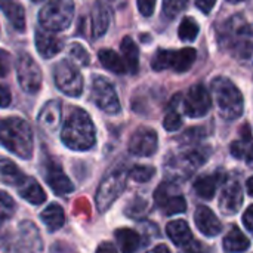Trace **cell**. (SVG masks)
Segmentation results:
<instances>
[{
    "label": "cell",
    "mask_w": 253,
    "mask_h": 253,
    "mask_svg": "<svg viewBox=\"0 0 253 253\" xmlns=\"http://www.w3.org/2000/svg\"><path fill=\"white\" fill-rule=\"evenodd\" d=\"M138 9L144 16H151L156 7V1L154 0H138Z\"/></svg>",
    "instance_id": "60d3db41"
},
{
    "label": "cell",
    "mask_w": 253,
    "mask_h": 253,
    "mask_svg": "<svg viewBox=\"0 0 253 253\" xmlns=\"http://www.w3.org/2000/svg\"><path fill=\"white\" fill-rule=\"evenodd\" d=\"M120 49H122V53H123V62L126 65L127 73L135 74L138 71V68H139V49L135 44L133 39L126 36L122 40Z\"/></svg>",
    "instance_id": "d4e9b609"
},
{
    "label": "cell",
    "mask_w": 253,
    "mask_h": 253,
    "mask_svg": "<svg viewBox=\"0 0 253 253\" xmlns=\"http://www.w3.org/2000/svg\"><path fill=\"white\" fill-rule=\"evenodd\" d=\"M246 188H248V193L253 197V176H251L246 182Z\"/></svg>",
    "instance_id": "c3c4849f"
},
{
    "label": "cell",
    "mask_w": 253,
    "mask_h": 253,
    "mask_svg": "<svg viewBox=\"0 0 253 253\" xmlns=\"http://www.w3.org/2000/svg\"><path fill=\"white\" fill-rule=\"evenodd\" d=\"M0 9L16 31L25 30V10L13 0H0Z\"/></svg>",
    "instance_id": "44dd1931"
},
{
    "label": "cell",
    "mask_w": 253,
    "mask_h": 253,
    "mask_svg": "<svg viewBox=\"0 0 253 253\" xmlns=\"http://www.w3.org/2000/svg\"><path fill=\"white\" fill-rule=\"evenodd\" d=\"M212 92L218 104L219 113L225 120H236L243 114L245 101L239 87L227 77L212 80Z\"/></svg>",
    "instance_id": "277c9868"
},
{
    "label": "cell",
    "mask_w": 253,
    "mask_h": 253,
    "mask_svg": "<svg viewBox=\"0 0 253 253\" xmlns=\"http://www.w3.org/2000/svg\"><path fill=\"white\" fill-rule=\"evenodd\" d=\"M218 40L222 47H228L240 61L253 56V25L242 15L231 16L219 27Z\"/></svg>",
    "instance_id": "6da1fadb"
},
{
    "label": "cell",
    "mask_w": 253,
    "mask_h": 253,
    "mask_svg": "<svg viewBox=\"0 0 253 253\" xmlns=\"http://www.w3.org/2000/svg\"><path fill=\"white\" fill-rule=\"evenodd\" d=\"M181 126H182V117H181V114H179L178 111H175V110H170V111L166 114L165 120H163V127H165L168 132H175V130H178Z\"/></svg>",
    "instance_id": "f35d334b"
},
{
    "label": "cell",
    "mask_w": 253,
    "mask_h": 253,
    "mask_svg": "<svg viewBox=\"0 0 253 253\" xmlns=\"http://www.w3.org/2000/svg\"><path fill=\"white\" fill-rule=\"evenodd\" d=\"M111 22V10L105 3H96L92 10V34L95 39L102 37Z\"/></svg>",
    "instance_id": "ffe728a7"
},
{
    "label": "cell",
    "mask_w": 253,
    "mask_h": 253,
    "mask_svg": "<svg viewBox=\"0 0 253 253\" xmlns=\"http://www.w3.org/2000/svg\"><path fill=\"white\" fill-rule=\"evenodd\" d=\"M251 246V240L240 231L239 227H233L228 234L224 237V248L225 251L233 253H242L248 251Z\"/></svg>",
    "instance_id": "f546056e"
},
{
    "label": "cell",
    "mask_w": 253,
    "mask_h": 253,
    "mask_svg": "<svg viewBox=\"0 0 253 253\" xmlns=\"http://www.w3.org/2000/svg\"><path fill=\"white\" fill-rule=\"evenodd\" d=\"M96 253H117V249H116L111 243L104 242V243H101V245L98 246Z\"/></svg>",
    "instance_id": "f6af8a7d"
},
{
    "label": "cell",
    "mask_w": 253,
    "mask_h": 253,
    "mask_svg": "<svg viewBox=\"0 0 253 253\" xmlns=\"http://www.w3.org/2000/svg\"><path fill=\"white\" fill-rule=\"evenodd\" d=\"M44 179L47 185L53 190L55 194L65 196L74 191V185L70 178L64 173L59 163L53 160H47L44 163Z\"/></svg>",
    "instance_id": "5bb4252c"
},
{
    "label": "cell",
    "mask_w": 253,
    "mask_h": 253,
    "mask_svg": "<svg viewBox=\"0 0 253 253\" xmlns=\"http://www.w3.org/2000/svg\"><path fill=\"white\" fill-rule=\"evenodd\" d=\"M12 67V56L7 50L0 49V77H4L9 74Z\"/></svg>",
    "instance_id": "ab89813d"
},
{
    "label": "cell",
    "mask_w": 253,
    "mask_h": 253,
    "mask_svg": "<svg viewBox=\"0 0 253 253\" xmlns=\"http://www.w3.org/2000/svg\"><path fill=\"white\" fill-rule=\"evenodd\" d=\"M18 193L19 196L28 202L30 205H42L46 202V193L43 191V188L39 185V182L30 176H27L25 182L18 188Z\"/></svg>",
    "instance_id": "cb8c5ba5"
},
{
    "label": "cell",
    "mask_w": 253,
    "mask_h": 253,
    "mask_svg": "<svg viewBox=\"0 0 253 253\" xmlns=\"http://www.w3.org/2000/svg\"><path fill=\"white\" fill-rule=\"evenodd\" d=\"M0 178L3 182L13 185V187H18V188L27 179L24 172L9 159H0Z\"/></svg>",
    "instance_id": "484cf974"
},
{
    "label": "cell",
    "mask_w": 253,
    "mask_h": 253,
    "mask_svg": "<svg viewBox=\"0 0 253 253\" xmlns=\"http://www.w3.org/2000/svg\"><path fill=\"white\" fill-rule=\"evenodd\" d=\"M166 233L176 246H185L193 242V233L188 224L182 219L170 221L166 227Z\"/></svg>",
    "instance_id": "603a6c76"
},
{
    "label": "cell",
    "mask_w": 253,
    "mask_h": 253,
    "mask_svg": "<svg viewBox=\"0 0 253 253\" xmlns=\"http://www.w3.org/2000/svg\"><path fill=\"white\" fill-rule=\"evenodd\" d=\"M43 224L46 225V228L50 231V233H55L58 231L59 228H62L64 222H65V215H64V209L56 205V203H52L49 205L40 215Z\"/></svg>",
    "instance_id": "f1b7e54d"
},
{
    "label": "cell",
    "mask_w": 253,
    "mask_h": 253,
    "mask_svg": "<svg viewBox=\"0 0 253 253\" xmlns=\"http://www.w3.org/2000/svg\"><path fill=\"white\" fill-rule=\"evenodd\" d=\"M196 56H197V52L194 47H184L179 50L159 49L151 61V67L156 71L172 68L176 73H185L193 67Z\"/></svg>",
    "instance_id": "8992f818"
},
{
    "label": "cell",
    "mask_w": 253,
    "mask_h": 253,
    "mask_svg": "<svg viewBox=\"0 0 253 253\" xmlns=\"http://www.w3.org/2000/svg\"><path fill=\"white\" fill-rule=\"evenodd\" d=\"M92 101L107 114H117L122 110L114 86L102 76L92 77Z\"/></svg>",
    "instance_id": "9c48e42d"
},
{
    "label": "cell",
    "mask_w": 253,
    "mask_h": 253,
    "mask_svg": "<svg viewBox=\"0 0 253 253\" xmlns=\"http://www.w3.org/2000/svg\"><path fill=\"white\" fill-rule=\"evenodd\" d=\"M73 16L74 3L71 0H53L42 7L39 22L49 31H62L70 27Z\"/></svg>",
    "instance_id": "5b68a950"
},
{
    "label": "cell",
    "mask_w": 253,
    "mask_h": 253,
    "mask_svg": "<svg viewBox=\"0 0 253 253\" xmlns=\"http://www.w3.org/2000/svg\"><path fill=\"white\" fill-rule=\"evenodd\" d=\"M70 56L82 65H89V62H90V56H89L87 50L80 43L70 44Z\"/></svg>",
    "instance_id": "8d00e7d4"
},
{
    "label": "cell",
    "mask_w": 253,
    "mask_h": 253,
    "mask_svg": "<svg viewBox=\"0 0 253 253\" xmlns=\"http://www.w3.org/2000/svg\"><path fill=\"white\" fill-rule=\"evenodd\" d=\"M221 175L216 172L213 175H206V176H200L196 179L194 182V191L200 199L205 200H212L215 197L216 193V187L221 182Z\"/></svg>",
    "instance_id": "4316f807"
},
{
    "label": "cell",
    "mask_w": 253,
    "mask_h": 253,
    "mask_svg": "<svg viewBox=\"0 0 253 253\" xmlns=\"http://www.w3.org/2000/svg\"><path fill=\"white\" fill-rule=\"evenodd\" d=\"M187 6V1H182V0H166L163 3V13L166 18L172 19L175 18L184 7Z\"/></svg>",
    "instance_id": "74e56055"
},
{
    "label": "cell",
    "mask_w": 253,
    "mask_h": 253,
    "mask_svg": "<svg viewBox=\"0 0 253 253\" xmlns=\"http://www.w3.org/2000/svg\"><path fill=\"white\" fill-rule=\"evenodd\" d=\"M10 102H12L10 90H9L6 86L0 84V107H1V108H6V107L10 105Z\"/></svg>",
    "instance_id": "b9f144b4"
},
{
    "label": "cell",
    "mask_w": 253,
    "mask_h": 253,
    "mask_svg": "<svg viewBox=\"0 0 253 253\" xmlns=\"http://www.w3.org/2000/svg\"><path fill=\"white\" fill-rule=\"evenodd\" d=\"M16 77L21 89L34 95L42 87V70L28 53H21L16 61Z\"/></svg>",
    "instance_id": "30bf717a"
},
{
    "label": "cell",
    "mask_w": 253,
    "mask_h": 253,
    "mask_svg": "<svg viewBox=\"0 0 253 253\" xmlns=\"http://www.w3.org/2000/svg\"><path fill=\"white\" fill-rule=\"evenodd\" d=\"M206 160V156L203 151L199 150H193L188 153H182L179 156H176L172 163H169L166 166V172L169 170H175L176 169V175L181 176V170H182V176H188L190 173H193L203 162Z\"/></svg>",
    "instance_id": "9a60e30c"
},
{
    "label": "cell",
    "mask_w": 253,
    "mask_h": 253,
    "mask_svg": "<svg viewBox=\"0 0 253 253\" xmlns=\"http://www.w3.org/2000/svg\"><path fill=\"white\" fill-rule=\"evenodd\" d=\"M15 211H16V203L13 202V199L7 193L0 191V222L10 219Z\"/></svg>",
    "instance_id": "d590c367"
},
{
    "label": "cell",
    "mask_w": 253,
    "mask_h": 253,
    "mask_svg": "<svg viewBox=\"0 0 253 253\" xmlns=\"http://www.w3.org/2000/svg\"><path fill=\"white\" fill-rule=\"evenodd\" d=\"M61 113H62V102L61 101L52 99V101L46 102L43 105V108L40 110L39 117H37L39 126L44 132L53 133L61 123Z\"/></svg>",
    "instance_id": "e0dca14e"
},
{
    "label": "cell",
    "mask_w": 253,
    "mask_h": 253,
    "mask_svg": "<svg viewBox=\"0 0 253 253\" xmlns=\"http://www.w3.org/2000/svg\"><path fill=\"white\" fill-rule=\"evenodd\" d=\"M253 141L252 133H251V127L249 125H245L240 129V139L234 141L231 145V153L236 159H243L246 156V150L251 145V142Z\"/></svg>",
    "instance_id": "1f68e13d"
},
{
    "label": "cell",
    "mask_w": 253,
    "mask_h": 253,
    "mask_svg": "<svg viewBox=\"0 0 253 253\" xmlns=\"http://www.w3.org/2000/svg\"><path fill=\"white\" fill-rule=\"evenodd\" d=\"M194 222L199 231L208 237H215L221 233L222 225L218 216L206 206H199L194 213Z\"/></svg>",
    "instance_id": "ac0fdd59"
},
{
    "label": "cell",
    "mask_w": 253,
    "mask_h": 253,
    "mask_svg": "<svg viewBox=\"0 0 253 253\" xmlns=\"http://www.w3.org/2000/svg\"><path fill=\"white\" fill-rule=\"evenodd\" d=\"M0 145L19 159H31L34 139L30 125L19 117L0 119Z\"/></svg>",
    "instance_id": "7a4b0ae2"
},
{
    "label": "cell",
    "mask_w": 253,
    "mask_h": 253,
    "mask_svg": "<svg viewBox=\"0 0 253 253\" xmlns=\"http://www.w3.org/2000/svg\"><path fill=\"white\" fill-rule=\"evenodd\" d=\"M19 231H21V243H22V246H24V249L27 252H39V251H42L40 233H39L37 227L33 222H30V221L21 222Z\"/></svg>",
    "instance_id": "7402d4cb"
},
{
    "label": "cell",
    "mask_w": 253,
    "mask_h": 253,
    "mask_svg": "<svg viewBox=\"0 0 253 253\" xmlns=\"http://www.w3.org/2000/svg\"><path fill=\"white\" fill-rule=\"evenodd\" d=\"M56 87L68 96H80L83 92V77L70 59H61L53 68Z\"/></svg>",
    "instance_id": "ba28073f"
},
{
    "label": "cell",
    "mask_w": 253,
    "mask_h": 253,
    "mask_svg": "<svg viewBox=\"0 0 253 253\" xmlns=\"http://www.w3.org/2000/svg\"><path fill=\"white\" fill-rule=\"evenodd\" d=\"M245 159H246V162H248V165L253 168V141L251 142V145L248 147V150H246V156H245Z\"/></svg>",
    "instance_id": "bcb514c9"
},
{
    "label": "cell",
    "mask_w": 253,
    "mask_h": 253,
    "mask_svg": "<svg viewBox=\"0 0 253 253\" xmlns=\"http://www.w3.org/2000/svg\"><path fill=\"white\" fill-rule=\"evenodd\" d=\"M154 202L165 215H178L187 211L185 199L178 194V188L172 182H163L154 191Z\"/></svg>",
    "instance_id": "8fae6325"
},
{
    "label": "cell",
    "mask_w": 253,
    "mask_h": 253,
    "mask_svg": "<svg viewBox=\"0 0 253 253\" xmlns=\"http://www.w3.org/2000/svg\"><path fill=\"white\" fill-rule=\"evenodd\" d=\"M62 46H64V42L58 39L56 36L40 31V30L36 31V47L40 56L46 59L53 58L58 52L62 50Z\"/></svg>",
    "instance_id": "d6986e66"
},
{
    "label": "cell",
    "mask_w": 253,
    "mask_h": 253,
    "mask_svg": "<svg viewBox=\"0 0 253 253\" xmlns=\"http://www.w3.org/2000/svg\"><path fill=\"white\" fill-rule=\"evenodd\" d=\"M156 175V169L153 166H144L136 165L129 170V178H132L136 182H148Z\"/></svg>",
    "instance_id": "e575fe53"
},
{
    "label": "cell",
    "mask_w": 253,
    "mask_h": 253,
    "mask_svg": "<svg viewBox=\"0 0 253 253\" xmlns=\"http://www.w3.org/2000/svg\"><path fill=\"white\" fill-rule=\"evenodd\" d=\"M147 253H170V251H169V248L166 245H159V246H156L154 249L148 251Z\"/></svg>",
    "instance_id": "7dc6e473"
},
{
    "label": "cell",
    "mask_w": 253,
    "mask_h": 253,
    "mask_svg": "<svg viewBox=\"0 0 253 253\" xmlns=\"http://www.w3.org/2000/svg\"><path fill=\"white\" fill-rule=\"evenodd\" d=\"M116 240L123 253H135L141 246V236L130 228H119L116 233Z\"/></svg>",
    "instance_id": "83f0119b"
},
{
    "label": "cell",
    "mask_w": 253,
    "mask_h": 253,
    "mask_svg": "<svg viewBox=\"0 0 253 253\" xmlns=\"http://www.w3.org/2000/svg\"><path fill=\"white\" fill-rule=\"evenodd\" d=\"M211 107H212L211 95L205 87V84L202 83L191 86L187 96L182 99V108L188 117H194V119L203 117L211 111Z\"/></svg>",
    "instance_id": "7c38bea8"
},
{
    "label": "cell",
    "mask_w": 253,
    "mask_h": 253,
    "mask_svg": "<svg viewBox=\"0 0 253 253\" xmlns=\"http://www.w3.org/2000/svg\"><path fill=\"white\" fill-rule=\"evenodd\" d=\"M61 141L65 147L76 151L90 150L96 142L95 126L89 114L82 108H74L64 123Z\"/></svg>",
    "instance_id": "3957f363"
},
{
    "label": "cell",
    "mask_w": 253,
    "mask_h": 253,
    "mask_svg": "<svg viewBox=\"0 0 253 253\" xmlns=\"http://www.w3.org/2000/svg\"><path fill=\"white\" fill-rule=\"evenodd\" d=\"M243 205V191L237 181H230L219 197V209L224 215H236Z\"/></svg>",
    "instance_id": "2e32d148"
},
{
    "label": "cell",
    "mask_w": 253,
    "mask_h": 253,
    "mask_svg": "<svg viewBox=\"0 0 253 253\" xmlns=\"http://www.w3.org/2000/svg\"><path fill=\"white\" fill-rule=\"evenodd\" d=\"M148 209H150V206H148L147 200H144L141 197H135L127 203L125 213H126V216H129L132 219H139L147 215Z\"/></svg>",
    "instance_id": "836d02e7"
},
{
    "label": "cell",
    "mask_w": 253,
    "mask_h": 253,
    "mask_svg": "<svg viewBox=\"0 0 253 253\" xmlns=\"http://www.w3.org/2000/svg\"><path fill=\"white\" fill-rule=\"evenodd\" d=\"M243 224L248 228V231L253 236V205L251 208H248V211L243 215Z\"/></svg>",
    "instance_id": "7bdbcfd3"
},
{
    "label": "cell",
    "mask_w": 253,
    "mask_h": 253,
    "mask_svg": "<svg viewBox=\"0 0 253 253\" xmlns=\"http://www.w3.org/2000/svg\"><path fill=\"white\" fill-rule=\"evenodd\" d=\"M129 176V170L125 169H116L111 173H108L99 184L95 202L99 212H105L111 208V205L120 197L126 187V179Z\"/></svg>",
    "instance_id": "52a82bcc"
},
{
    "label": "cell",
    "mask_w": 253,
    "mask_h": 253,
    "mask_svg": "<svg viewBox=\"0 0 253 253\" xmlns=\"http://www.w3.org/2000/svg\"><path fill=\"white\" fill-rule=\"evenodd\" d=\"M98 59L102 64V67H105L107 70H110V71H113L116 74L127 73L123 59L117 55V52H114L111 49H101L98 52Z\"/></svg>",
    "instance_id": "4dcf8cb0"
},
{
    "label": "cell",
    "mask_w": 253,
    "mask_h": 253,
    "mask_svg": "<svg viewBox=\"0 0 253 253\" xmlns=\"http://www.w3.org/2000/svg\"><path fill=\"white\" fill-rule=\"evenodd\" d=\"M129 153L138 157H151L159 148V138L151 127H139L130 136Z\"/></svg>",
    "instance_id": "4fadbf2b"
},
{
    "label": "cell",
    "mask_w": 253,
    "mask_h": 253,
    "mask_svg": "<svg viewBox=\"0 0 253 253\" xmlns=\"http://www.w3.org/2000/svg\"><path fill=\"white\" fill-rule=\"evenodd\" d=\"M216 3L213 1V0H211V1H206V0H197L196 1V6L203 12V13H209L212 9H213V6H215Z\"/></svg>",
    "instance_id": "ee69618b"
},
{
    "label": "cell",
    "mask_w": 253,
    "mask_h": 253,
    "mask_svg": "<svg viewBox=\"0 0 253 253\" xmlns=\"http://www.w3.org/2000/svg\"><path fill=\"white\" fill-rule=\"evenodd\" d=\"M200 27L197 21L191 16H185L178 28V36L182 42H194L199 36Z\"/></svg>",
    "instance_id": "d6a6232c"
}]
</instances>
